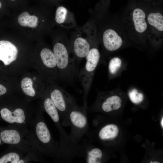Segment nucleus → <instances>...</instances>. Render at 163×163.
<instances>
[{"label":"nucleus","mask_w":163,"mask_h":163,"mask_svg":"<svg viewBox=\"0 0 163 163\" xmlns=\"http://www.w3.org/2000/svg\"><path fill=\"white\" fill-rule=\"evenodd\" d=\"M147 21L149 24L155 30L161 32L163 31V16L159 12H152L148 14Z\"/></svg>","instance_id":"16"},{"label":"nucleus","mask_w":163,"mask_h":163,"mask_svg":"<svg viewBox=\"0 0 163 163\" xmlns=\"http://www.w3.org/2000/svg\"><path fill=\"white\" fill-rule=\"evenodd\" d=\"M119 129L114 124H108L102 127L97 133L98 138L103 141L113 139L118 135Z\"/></svg>","instance_id":"14"},{"label":"nucleus","mask_w":163,"mask_h":163,"mask_svg":"<svg viewBox=\"0 0 163 163\" xmlns=\"http://www.w3.org/2000/svg\"><path fill=\"white\" fill-rule=\"evenodd\" d=\"M2 5L1 3L0 2V8L2 7Z\"/></svg>","instance_id":"26"},{"label":"nucleus","mask_w":163,"mask_h":163,"mask_svg":"<svg viewBox=\"0 0 163 163\" xmlns=\"http://www.w3.org/2000/svg\"><path fill=\"white\" fill-rule=\"evenodd\" d=\"M161 124L162 127H163V118H162V119L161 120Z\"/></svg>","instance_id":"23"},{"label":"nucleus","mask_w":163,"mask_h":163,"mask_svg":"<svg viewBox=\"0 0 163 163\" xmlns=\"http://www.w3.org/2000/svg\"><path fill=\"white\" fill-rule=\"evenodd\" d=\"M101 41L104 49L109 52L116 51L123 43L121 37L115 30L110 27L101 32Z\"/></svg>","instance_id":"9"},{"label":"nucleus","mask_w":163,"mask_h":163,"mask_svg":"<svg viewBox=\"0 0 163 163\" xmlns=\"http://www.w3.org/2000/svg\"><path fill=\"white\" fill-rule=\"evenodd\" d=\"M33 161L41 162L40 159L36 155L32 153L27 152L18 161V163H27Z\"/></svg>","instance_id":"21"},{"label":"nucleus","mask_w":163,"mask_h":163,"mask_svg":"<svg viewBox=\"0 0 163 163\" xmlns=\"http://www.w3.org/2000/svg\"><path fill=\"white\" fill-rule=\"evenodd\" d=\"M42 110L34 113L30 129L37 147L43 155L60 163L61 153L59 142L53 138L44 120Z\"/></svg>","instance_id":"1"},{"label":"nucleus","mask_w":163,"mask_h":163,"mask_svg":"<svg viewBox=\"0 0 163 163\" xmlns=\"http://www.w3.org/2000/svg\"><path fill=\"white\" fill-rule=\"evenodd\" d=\"M150 163H159L160 162L158 161H154V162L151 161Z\"/></svg>","instance_id":"25"},{"label":"nucleus","mask_w":163,"mask_h":163,"mask_svg":"<svg viewBox=\"0 0 163 163\" xmlns=\"http://www.w3.org/2000/svg\"><path fill=\"white\" fill-rule=\"evenodd\" d=\"M55 19L59 26L66 31L73 30L78 26L73 13L62 6L57 8Z\"/></svg>","instance_id":"10"},{"label":"nucleus","mask_w":163,"mask_h":163,"mask_svg":"<svg viewBox=\"0 0 163 163\" xmlns=\"http://www.w3.org/2000/svg\"><path fill=\"white\" fill-rule=\"evenodd\" d=\"M33 84L32 80L29 77L24 78L21 82V87L23 92L27 96L31 97H34L36 95Z\"/></svg>","instance_id":"19"},{"label":"nucleus","mask_w":163,"mask_h":163,"mask_svg":"<svg viewBox=\"0 0 163 163\" xmlns=\"http://www.w3.org/2000/svg\"><path fill=\"white\" fill-rule=\"evenodd\" d=\"M7 89L5 87L0 84V96L4 94L6 92Z\"/></svg>","instance_id":"22"},{"label":"nucleus","mask_w":163,"mask_h":163,"mask_svg":"<svg viewBox=\"0 0 163 163\" xmlns=\"http://www.w3.org/2000/svg\"><path fill=\"white\" fill-rule=\"evenodd\" d=\"M146 15L141 9H135L132 13V19L134 29L137 32L142 33L147 28V24L145 20Z\"/></svg>","instance_id":"13"},{"label":"nucleus","mask_w":163,"mask_h":163,"mask_svg":"<svg viewBox=\"0 0 163 163\" xmlns=\"http://www.w3.org/2000/svg\"><path fill=\"white\" fill-rule=\"evenodd\" d=\"M38 21V18L36 16L31 15L26 11L22 13L18 18L19 23L23 27H36L37 26Z\"/></svg>","instance_id":"17"},{"label":"nucleus","mask_w":163,"mask_h":163,"mask_svg":"<svg viewBox=\"0 0 163 163\" xmlns=\"http://www.w3.org/2000/svg\"><path fill=\"white\" fill-rule=\"evenodd\" d=\"M40 56L43 64L46 68L51 69L57 68L55 56L50 49L47 48L42 49Z\"/></svg>","instance_id":"15"},{"label":"nucleus","mask_w":163,"mask_h":163,"mask_svg":"<svg viewBox=\"0 0 163 163\" xmlns=\"http://www.w3.org/2000/svg\"><path fill=\"white\" fill-rule=\"evenodd\" d=\"M98 43L97 39L96 37L93 40L91 48L85 57L86 62L85 66L78 73V78L83 89V105L86 106H87L88 95L100 58Z\"/></svg>","instance_id":"4"},{"label":"nucleus","mask_w":163,"mask_h":163,"mask_svg":"<svg viewBox=\"0 0 163 163\" xmlns=\"http://www.w3.org/2000/svg\"><path fill=\"white\" fill-rule=\"evenodd\" d=\"M27 152L14 145H9L8 148L0 154V163H18Z\"/></svg>","instance_id":"12"},{"label":"nucleus","mask_w":163,"mask_h":163,"mask_svg":"<svg viewBox=\"0 0 163 163\" xmlns=\"http://www.w3.org/2000/svg\"><path fill=\"white\" fill-rule=\"evenodd\" d=\"M3 143L2 140H1V138H0V146L2 145V144H3Z\"/></svg>","instance_id":"24"},{"label":"nucleus","mask_w":163,"mask_h":163,"mask_svg":"<svg viewBox=\"0 0 163 163\" xmlns=\"http://www.w3.org/2000/svg\"><path fill=\"white\" fill-rule=\"evenodd\" d=\"M123 62L119 57H115L110 60L108 66V71L109 79L116 76L122 67Z\"/></svg>","instance_id":"18"},{"label":"nucleus","mask_w":163,"mask_h":163,"mask_svg":"<svg viewBox=\"0 0 163 163\" xmlns=\"http://www.w3.org/2000/svg\"><path fill=\"white\" fill-rule=\"evenodd\" d=\"M57 68L64 81H73L76 73L75 59L71 48L67 31L63 29L53 47Z\"/></svg>","instance_id":"2"},{"label":"nucleus","mask_w":163,"mask_h":163,"mask_svg":"<svg viewBox=\"0 0 163 163\" xmlns=\"http://www.w3.org/2000/svg\"><path fill=\"white\" fill-rule=\"evenodd\" d=\"M18 54V50L13 44L7 40H0V60L5 65L15 60Z\"/></svg>","instance_id":"11"},{"label":"nucleus","mask_w":163,"mask_h":163,"mask_svg":"<svg viewBox=\"0 0 163 163\" xmlns=\"http://www.w3.org/2000/svg\"><path fill=\"white\" fill-rule=\"evenodd\" d=\"M121 97L115 94V91H98L96 101L91 106L87 107L89 111L97 110L106 113L118 110L122 106Z\"/></svg>","instance_id":"8"},{"label":"nucleus","mask_w":163,"mask_h":163,"mask_svg":"<svg viewBox=\"0 0 163 163\" xmlns=\"http://www.w3.org/2000/svg\"><path fill=\"white\" fill-rule=\"evenodd\" d=\"M11 0L12 1H15V0Z\"/></svg>","instance_id":"28"},{"label":"nucleus","mask_w":163,"mask_h":163,"mask_svg":"<svg viewBox=\"0 0 163 163\" xmlns=\"http://www.w3.org/2000/svg\"><path fill=\"white\" fill-rule=\"evenodd\" d=\"M72 30L69 37L70 46L75 60L79 61L88 54L96 35V31L90 19L83 26H78Z\"/></svg>","instance_id":"3"},{"label":"nucleus","mask_w":163,"mask_h":163,"mask_svg":"<svg viewBox=\"0 0 163 163\" xmlns=\"http://www.w3.org/2000/svg\"><path fill=\"white\" fill-rule=\"evenodd\" d=\"M87 107L83 105L80 107L76 104L70 109L68 113V120L71 127L69 135L72 141L76 144H79L89 130Z\"/></svg>","instance_id":"6"},{"label":"nucleus","mask_w":163,"mask_h":163,"mask_svg":"<svg viewBox=\"0 0 163 163\" xmlns=\"http://www.w3.org/2000/svg\"><path fill=\"white\" fill-rule=\"evenodd\" d=\"M128 95L131 101L135 104H139L144 99L143 94L139 92L135 88L130 89L128 92Z\"/></svg>","instance_id":"20"},{"label":"nucleus","mask_w":163,"mask_h":163,"mask_svg":"<svg viewBox=\"0 0 163 163\" xmlns=\"http://www.w3.org/2000/svg\"><path fill=\"white\" fill-rule=\"evenodd\" d=\"M0 136L3 144L15 145L26 151L32 153L44 162L43 155L28 139L25 135L19 128L11 125L0 126Z\"/></svg>","instance_id":"5"},{"label":"nucleus","mask_w":163,"mask_h":163,"mask_svg":"<svg viewBox=\"0 0 163 163\" xmlns=\"http://www.w3.org/2000/svg\"><path fill=\"white\" fill-rule=\"evenodd\" d=\"M49 96L57 109L62 126H69L68 115L69 110L77 104L74 97L64 90L54 88Z\"/></svg>","instance_id":"7"},{"label":"nucleus","mask_w":163,"mask_h":163,"mask_svg":"<svg viewBox=\"0 0 163 163\" xmlns=\"http://www.w3.org/2000/svg\"><path fill=\"white\" fill-rule=\"evenodd\" d=\"M33 79L34 80L36 79V78L35 77H34Z\"/></svg>","instance_id":"27"}]
</instances>
